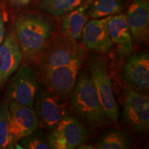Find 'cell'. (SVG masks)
Masks as SVG:
<instances>
[{
	"instance_id": "1",
	"label": "cell",
	"mask_w": 149,
	"mask_h": 149,
	"mask_svg": "<svg viewBox=\"0 0 149 149\" xmlns=\"http://www.w3.org/2000/svg\"><path fill=\"white\" fill-rule=\"evenodd\" d=\"M53 31L54 24L46 17L36 13L19 15L15 21L13 33L23 59L38 65Z\"/></svg>"
},
{
	"instance_id": "2",
	"label": "cell",
	"mask_w": 149,
	"mask_h": 149,
	"mask_svg": "<svg viewBox=\"0 0 149 149\" xmlns=\"http://www.w3.org/2000/svg\"><path fill=\"white\" fill-rule=\"evenodd\" d=\"M72 111L80 122L97 129L107 125L109 118L102 107L88 72H79L70 102Z\"/></svg>"
},
{
	"instance_id": "3",
	"label": "cell",
	"mask_w": 149,
	"mask_h": 149,
	"mask_svg": "<svg viewBox=\"0 0 149 149\" xmlns=\"http://www.w3.org/2000/svg\"><path fill=\"white\" fill-rule=\"evenodd\" d=\"M87 65L93 85L104 111L110 121L116 122L120 117V108L113 94L109 61L104 56L93 55L88 57Z\"/></svg>"
},
{
	"instance_id": "4",
	"label": "cell",
	"mask_w": 149,
	"mask_h": 149,
	"mask_svg": "<svg viewBox=\"0 0 149 149\" xmlns=\"http://www.w3.org/2000/svg\"><path fill=\"white\" fill-rule=\"evenodd\" d=\"M86 58L85 49L77 41L61 33L51 37L41 55L38 72Z\"/></svg>"
},
{
	"instance_id": "5",
	"label": "cell",
	"mask_w": 149,
	"mask_h": 149,
	"mask_svg": "<svg viewBox=\"0 0 149 149\" xmlns=\"http://www.w3.org/2000/svg\"><path fill=\"white\" fill-rule=\"evenodd\" d=\"M84 59L79 58L70 64L39 72L37 77L44 88L60 100H64L73 91Z\"/></svg>"
},
{
	"instance_id": "6",
	"label": "cell",
	"mask_w": 149,
	"mask_h": 149,
	"mask_svg": "<svg viewBox=\"0 0 149 149\" xmlns=\"http://www.w3.org/2000/svg\"><path fill=\"white\" fill-rule=\"evenodd\" d=\"M87 133L77 117L66 113L53 128L47 137L53 149H73L85 142Z\"/></svg>"
},
{
	"instance_id": "7",
	"label": "cell",
	"mask_w": 149,
	"mask_h": 149,
	"mask_svg": "<svg viewBox=\"0 0 149 149\" xmlns=\"http://www.w3.org/2000/svg\"><path fill=\"white\" fill-rule=\"evenodd\" d=\"M10 78L6 88L9 101L33 108L35 95L40 88V80L34 70L21 66Z\"/></svg>"
},
{
	"instance_id": "8",
	"label": "cell",
	"mask_w": 149,
	"mask_h": 149,
	"mask_svg": "<svg viewBox=\"0 0 149 149\" xmlns=\"http://www.w3.org/2000/svg\"><path fill=\"white\" fill-rule=\"evenodd\" d=\"M123 117L137 133H146L149 128V98L128 87L124 92Z\"/></svg>"
},
{
	"instance_id": "9",
	"label": "cell",
	"mask_w": 149,
	"mask_h": 149,
	"mask_svg": "<svg viewBox=\"0 0 149 149\" xmlns=\"http://www.w3.org/2000/svg\"><path fill=\"white\" fill-rule=\"evenodd\" d=\"M123 81L126 87L141 94L149 91V55L148 52L132 55L124 67Z\"/></svg>"
},
{
	"instance_id": "10",
	"label": "cell",
	"mask_w": 149,
	"mask_h": 149,
	"mask_svg": "<svg viewBox=\"0 0 149 149\" xmlns=\"http://www.w3.org/2000/svg\"><path fill=\"white\" fill-rule=\"evenodd\" d=\"M9 130L14 144L40 128V123L33 109L27 106L9 101Z\"/></svg>"
},
{
	"instance_id": "11",
	"label": "cell",
	"mask_w": 149,
	"mask_h": 149,
	"mask_svg": "<svg viewBox=\"0 0 149 149\" xmlns=\"http://www.w3.org/2000/svg\"><path fill=\"white\" fill-rule=\"evenodd\" d=\"M110 17L92 19L86 24L81 37L84 49L102 54H107L111 51L113 44L108 29Z\"/></svg>"
},
{
	"instance_id": "12",
	"label": "cell",
	"mask_w": 149,
	"mask_h": 149,
	"mask_svg": "<svg viewBox=\"0 0 149 149\" xmlns=\"http://www.w3.org/2000/svg\"><path fill=\"white\" fill-rule=\"evenodd\" d=\"M61 100L44 88L38 89L33 108L40 125L51 129L66 114Z\"/></svg>"
},
{
	"instance_id": "13",
	"label": "cell",
	"mask_w": 149,
	"mask_h": 149,
	"mask_svg": "<svg viewBox=\"0 0 149 149\" xmlns=\"http://www.w3.org/2000/svg\"><path fill=\"white\" fill-rule=\"evenodd\" d=\"M133 41L143 44L149 35L148 0H133L126 14Z\"/></svg>"
},
{
	"instance_id": "14",
	"label": "cell",
	"mask_w": 149,
	"mask_h": 149,
	"mask_svg": "<svg viewBox=\"0 0 149 149\" xmlns=\"http://www.w3.org/2000/svg\"><path fill=\"white\" fill-rule=\"evenodd\" d=\"M22 54L13 32H9L0 46V87L21 65Z\"/></svg>"
},
{
	"instance_id": "15",
	"label": "cell",
	"mask_w": 149,
	"mask_h": 149,
	"mask_svg": "<svg viewBox=\"0 0 149 149\" xmlns=\"http://www.w3.org/2000/svg\"><path fill=\"white\" fill-rule=\"evenodd\" d=\"M111 40L116 47L120 57H126L133 51V37L126 20V14L119 13L111 16L108 22Z\"/></svg>"
},
{
	"instance_id": "16",
	"label": "cell",
	"mask_w": 149,
	"mask_h": 149,
	"mask_svg": "<svg viewBox=\"0 0 149 149\" xmlns=\"http://www.w3.org/2000/svg\"><path fill=\"white\" fill-rule=\"evenodd\" d=\"M92 0H88L77 8L64 15L61 22V32L72 40L81 39L84 27L87 23L88 17L86 10Z\"/></svg>"
},
{
	"instance_id": "17",
	"label": "cell",
	"mask_w": 149,
	"mask_h": 149,
	"mask_svg": "<svg viewBox=\"0 0 149 149\" xmlns=\"http://www.w3.org/2000/svg\"><path fill=\"white\" fill-rule=\"evenodd\" d=\"M135 139L129 132L122 129L111 130L97 139L95 148L126 149L134 145Z\"/></svg>"
},
{
	"instance_id": "18",
	"label": "cell",
	"mask_w": 149,
	"mask_h": 149,
	"mask_svg": "<svg viewBox=\"0 0 149 149\" xmlns=\"http://www.w3.org/2000/svg\"><path fill=\"white\" fill-rule=\"evenodd\" d=\"M124 7V0H92L86 10V14L88 18L107 17L122 13Z\"/></svg>"
},
{
	"instance_id": "19",
	"label": "cell",
	"mask_w": 149,
	"mask_h": 149,
	"mask_svg": "<svg viewBox=\"0 0 149 149\" xmlns=\"http://www.w3.org/2000/svg\"><path fill=\"white\" fill-rule=\"evenodd\" d=\"M85 0H42L38 8L52 15H64L84 2Z\"/></svg>"
},
{
	"instance_id": "20",
	"label": "cell",
	"mask_w": 149,
	"mask_h": 149,
	"mask_svg": "<svg viewBox=\"0 0 149 149\" xmlns=\"http://www.w3.org/2000/svg\"><path fill=\"white\" fill-rule=\"evenodd\" d=\"M10 111L6 100L0 105V149L10 148L15 144L9 130Z\"/></svg>"
},
{
	"instance_id": "21",
	"label": "cell",
	"mask_w": 149,
	"mask_h": 149,
	"mask_svg": "<svg viewBox=\"0 0 149 149\" xmlns=\"http://www.w3.org/2000/svg\"><path fill=\"white\" fill-rule=\"evenodd\" d=\"M20 141L23 148L27 149H50L48 139L42 130L37 128L33 133Z\"/></svg>"
},
{
	"instance_id": "22",
	"label": "cell",
	"mask_w": 149,
	"mask_h": 149,
	"mask_svg": "<svg viewBox=\"0 0 149 149\" xmlns=\"http://www.w3.org/2000/svg\"><path fill=\"white\" fill-rule=\"evenodd\" d=\"M5 38V19L2 11L0 10V46Z\"/></svg>"
},
{
	"instance_id": "23",
	"label": "cell",
	"mask_w": 149,
	"mask_h": 149,
	"mask_svg": "<svg viewBox=\"0 0 149 149\" xmlns=\"http://www.w3.org/2000/svg\"><path fill=\"white\" fill-rule=\"evenodd\" d=\"M31 0H10V4L15 7L24 6L29 4Z\"/></svg>"
},
{
	"instance_id": "24",
	"label": "cell",
	"mask_w": 149,
	"mask_h": 149,
	"mask_svg": "<svg viewBox=\"0 0 149 149\" xmlns=\"http://www.w3.org/2000/svg\"><path fill=\"white\" fill-rule=\"evenodd\" d=\"M77 148H78V149H94V148H95V147L92 146V145L85 144L84 143H83V144L79 145V146H78Z\"/></svg>"
},
{
	"instance_id": "25",
	"label": "cell",
	"mask_w": 149,
	"mask_h": 149,
	"mask_svg": "<svg viewBox=\"0 0 149 149\" xmlns=\"http://www.w3.org/2000/svg\"><path fill=\"white\" fill-rule=\"evenodd\" d=\"M1 0H0V3H1Z\"/></svg>"
}]
</instances>
